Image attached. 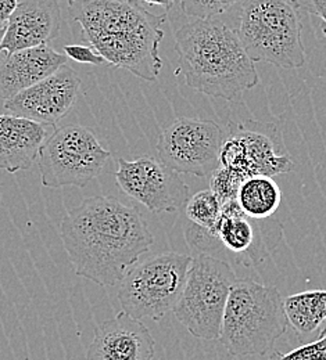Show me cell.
Masks as SVG:
<instances>
[{
	"instance_id": "obj_5",
	"label": "cell",
	"mask_w": 326,
	"mask_h": 360,
	"mask_svg": "<svg viewBox=\"0 0 326 360\" xmlns=\"http://www.w3.org/2000/svg\"><path fill=\"white\" fill-rule=\"evenodd\" d=\"M236 32L254 63L284 70L306 64L303 24L291 0H244Z\"/></svg>"
},
{
	"instance_id": "obj_25",
	"label": "cell",
	"mask_w": 326,
	"mask_h": 360,
	"mask_svg": "<svg viewBox=\"0 0 326 360\" xmlns=\"http://www.w3.org/2000/svg\"><path fill=\"white\" fill-rule=\"evenodd\" d=\"M291 3L297 10L306 11L321 21V30L326 38V0H291Z\"/></svg>"
},
{
	"instance_id": "obj_6",
	"label": "cell",
	"mask_w": 326,
	"mask_h": 360,
	"mask_svg": "<svg viewBox=\"0 0 326 360\" xmlns=\"http://www.w3.org/2000/svg\"><path fill=\"white\" fill-rule=\"evenodd\" d=\"M193 257L163 252L137 262L118 283V302L123 312L135 319L160 321L174 312L185 287Z\"/></svg>"
},
{
	"instance_id": "obj_19",
	"label": "cell",
	"mask_w": 326,
	"mask_h": 360,
	"mask_svg": "<svg viewBox=\"0 0 326 360\" xmlns=\"http://www.w3.org/2000/svg\"><path fill=\"white\" fill-rule=\"evenodd\" d=\"M282 197L280 184L274 178L254 175L242 181L234 200L249 218L270 221L280 211Z\"/></svg>"
},
{
	"instance_id": "obj_21",
	"label": "cell",
	"mask_w": 326,
	"mask_h": 360,
	"mask_svg": "<svg viewBox=\"0 0 326 360\" xmlns=\"http://www.w3.org/2000/svg\"><path fill=\"white\" fill-rule=\"evenodd\" d=\"M181 8L187 17L210 20L227 13L239 0H180Z\"/></svg>"
},
{
	"instance_id": "obj_8",
	"label": "cell",
	"mask_w": 326,
	"mask_h": 360,
	"mask_svg": "<svg viewBox=\"0 0 326 360\" xmlns=\"http://www.w3.org/2000/svg\"><path fill=\"white\" fill-rule=\"evenodd\" d=\"M113 154L94 132L82 125H67L49 136L39 157V174L46 188L85 187L99 178Z\"/></svg>"
},
{
	"instance_id": "obj_14",
	"label": "cell",
	"mask_w": 326,
	"mask_h": 360,
	"mask_svg": "<svg viewBox=\"0 0 326 360\" xmlns=\"http://www.w3.org/2000/svg\"><path fill=\"white\" fill-rule=\"evenodd\" d=\"M156 342L149 328L125 312H120L94 328L88 360H153Z\"/></svg>"
},
{
	"instance_id": "obj_28",
	"label": "cell",
	"mask_w": 326,
	"mask_h": 360,
	"mask_svg": "<svg viewBox=\"0 0 326 360\" xmlns=\"http://www.w3.org/2000/svg\"><path fill=\"white\" fill-rule=\"evenodd\" d=\"M4 28H0V44H1V39H3V35H4Z\"/></svg>"
},
{
	"instance_id": "obj_27",
	"label": "cell",
	"mask_w": 326,
	"mask_h": 360,
	"mask_svg": "<svg viewBox=\"0 0 326 360\" xmlns=\"http://www.w3.org/2000/svg\"><path fill=\"white\" fill-rule=\"evenodd\" d=\"M150 6H161L165 11H170V8L175 4L177 0H142Z\"/></svg>"
},
{
	"instance_id": "obj_4",
	"label": "cell",
	"mask_w": 326,
	"mask_h": 360,
	"mask_svg": "<svg viewBox=\"0 0 326 360\" xmlns=\"http://www.w3.org/2000/svg\"><path fill=\"white\" fill-rule=\"evenodd\" d=\"M287 326L278 288L251 278H237L228 297L218 340L232 356H263L286 333Z\"/></svg>"
},
{
	"instance_id": "obj_12",
	"label": "cell",
	"mask_w": 326,
	"mask_h": 360,
	"mask_svg": "<svg viewBox=\"0 0 326 360\" xmlns=\"http://www.w3.org/2000/svg\"><path fill=\"white\" fill-rule=\"evenodd\" d=\"M114 176L123 193L153 214L177 212L189 200V187L180 174L150 155L120 158Z\"/></svg>"
},
{
	"instance_id": "obj_22",
	"label": "cell",
	"mask_w": 326,
	"mask_h": 360,
	"mask_svg": "<svg viewBox=\"0 0 326 360\" xmlns=\"http://www.w3.org/2000/svg\"><path fill=\"white\" fill-rule=\"evenodd\" d=\"M268 360H326V330H321L318 340L303 344L289 352L274 351Z\"/></svg>"
},
{
	"instance_id": "obj_7",
	"label": "cell",
	"mask_w": 326,
	"mask_h": 360,
	"mask_svg": "<svg viewBox=\"0 0 326 360\" xmlns=\"http://www.w3.org/2000/svg\"><path fill=\"white\" fill-rule=\"evenodd\" d=\"M236 274L230 262L208 254H196L174 315L200 340H218L228 297Z\"/></svg>"
},
{
	"instance_id": "obj_13",
	"label": "cell",
	"mask_w": 326,
	"mask_h": 360,
	"mask_svg": "<svg viewBox=\"0 0 326 360\" xmlns=\"http://www.w3.org/2000/svg\"><path fill=\"white\" fill-rule=\"evenodd\" d=\"M81 84L80 75L68 64L61 65L45 79L4 100V110L11 115L56 127L75 105Z\"/></svg>"
},
{
	"instance_id": "obj_20",
	"label": "cell",
	"mask_w": 326,
	"mask_h": 360,
	"mask_svg": "<svg viewBox=\"0 0 326 360\" xmlns=\"http://www.w3.org/2000/svg\"><path fill=\"white\" fill-rule=\"evenodd\" d=\"M222 210V202L210 190H201L189 197L185 205V214L190 224L203 230H213L217 225Z\"/></svg>"
},
{
	"instance_id": "obj_23",
	"label": "cell",
	"mask_w": 326,
	"mask_h": 360,
	"mask_svg": "<svg viewBox=\"0 0 326 360\" xmlns=\"http://www.w3.org/2000/svg\"><path fill=\"white\" fill-rule=\"evenodd\" d=\"M243 179L236 176L230 169L218 165L217 169L211 174V190L215 193V195L220 198V201L224 204L227 201H231L236 198L237 190L240 187Z\"/></svg>"
},
{
	"instance_id": "obj_10",
	"label": "cell",
	"mask_w": 326,
	"mask_h": 360,
	"mask_svg": "<svg viewBox=\"0 0 326 360\" xmlns=\"http://www.w3.org/2000/svg\"><path fill=\"white\" fill-rule=\"evenodd\" d=\"M225 132L210 120L181 117L167 125L157 140V158L178 174L206 178L220 165Z\"/></svg>"
},
{
	"instance_id": "obj_24",
	"label": "cell",
	"mask_w": 326,
	"mask_h": 360,
	"mask_svg": "<svg viewBox=\"0 0 326 360\" xmlns=\"http://www.w3.org/2000/svg\"><path fill=\"white\" fill-rule=\"evenodd\" d=\"M63 50L67 58H71L81 64H91L96 67L107 64L106 60L91 46L65 45L63 47Z\"/></svg>"
},
{
	"instance_id": "obj_29",
	"label": "cell",
	"mask_w": 326,
	"mask_h": 360,
	"mask_svg": "<svg viewBox=\"0 0 326 360\" xmlns=\"http://www.w3.org/2000/svg\"><path fill=\"white\" fill-rule=\"evenodd\" d=\"M322 330H326V321H325V324H324V327H322Z\"/></svg>"
},
{
	"instance_id": "obj_11",
	"label": "cell",
	"mask_w": 326,
	"mask_h": 360,
	"mask_svg": "<svg viewBox=\"0 0 326 360\" xmlns=\"http://www.w3.org/2000/svg\"><path fill=\"white\" fill-rule=\"evenodd\" d=\"M263 221L249 218L237 205L236 200L222 204L221 215L213 230H203L190 224L185 231V238L190 250L197 254H208L220 258L225 251L231 254L236 264L251 266L260 264L271 252L265 241Z\"/></svg>"
},
{
	"instance_id": "obj_2",
	"label": "cell",
	"mask_w": 326,
	"mask_h": 360,
	"mask_svg": "<svg viewBox=\"0 0 326 360\" xmlns=\"http://www.w3.org/2000/svg\"><path fill=\"white\" fill-rule=\"evenodd\" d=\"M67 10L80 25L81 41L108 65L147 82L158 79L167 14H153L137 0H68Z\"/></svg>"
},
{
	"instance_id": "obj_3",
	"label": "cell",
	"mask_w": 326,
	"mask_h": 360,
	"mask_svg": "<svg viewBox=\"0 0 326 360\" xmlns=\"http://www.w3.org/2000/svg\"><path fill=\"white\" fill-rule=\"evenodd\" d=\"M175 51L190 89L214 98L240 101L260 77L237 32L221 20H194L175 32Z\"/></svg>"
},
{
	"instance_id": "obj_9",
	"label": "cell",
	"mask_w": 326,
	"mask_h": 360,
	"mask_svg": "<svg viewBox=\"0 0 326 360\" xmlns=\"http://www.w3.org/2000/svg\"><path fill=\"white\" fill-rule=\"evenodd\" d=\"M220 165L243 180L254 175L274 178L294 169V162L284 147L278 127L260 121L228 125Z\"/></svg>"
},
{
	"instance_id": "obj_26",
	"label": "cell",
	"mask_w": 326,
	"mask_h": 360,
	"mask_svg": "<svg viewBox=\"0 0 326 360\" xmlns=\"http://www.w3.org/2000/svg\"><path fill=\"white\" fill-rule=\"evenodd\" d=\"M18 4V0H0V28L7 27V22L14 13L15 7Z\"/></svg>"
},
{
	"instance_id": "obj_16",
	"label": "cell",
	"mask_w": 326,
	"mask_h": 360,
	"mask_svg": "<svg viewBox=\"0 0 326 360\" xmlns=\"http://www.w3.org/2000/svg\"><path fill=\"white\" fill-rule=\"evenodd\" d=\"M54 131L53 125L11 114L0 115V169L8 174L30 169Z\"/></svg>"
},
{
	"instance_id": "obj_1",
	"label": "cell",
	"mask_w": 326,
	"mask_h": 360,
	"mask_svg": "<svg viewBox=\"0 0 326 360\" xmlns=\"http://www.w3.org/2000/svg\"><path fill=\"white\" fill-rule=\"evenodd\" d=\"M58 230L75 274L101 287L118 284L153 245L139 211L113 195L85 198Z\"/></svg>"
},
{
	"instance_id": "obj_15",
	"label": "cell",
	"mask_w": 326,
	"mask_h": 360,
	"mask_svg": "<svg viewBox=\"0 0 326 360\" xmlns=\"http://www.w3.org/2000/svg\"><path fill=\"white\" fill-rule=\"evenodd\" d=\"M60 28L61 8L58 0H18L7 22L0 53L47 45L58 37Z\"/></svg>"
},
{
	"instance_id": "obj_18",
	"label": "cell",
	"mask_w": 326,
	"mask_h": 360,
	"mask_svg": "<svg viewBox=\"0 0 326 360\" xmlns=\"http://www.w3.org/2000/svg\"><path fill=\"white\" fill-rule=\"evenodd\" d=\"M287 324L300 340L321 333L326 321V290H310L283 298Z\"/></svg>"
},
{
	"instance_id": "obj_17",
	"label": "cell",
	"mask_w": 326,
	"mask_h": 360,
	"mask_svg": "<svg viewBox=\"0 0 326 360\" xmlns=\"http://www.w3.org/2000/svg\"><path fill=\"white\" fill-rule=\"evenodd\" d=\"M67 56L47 45L0 53V98L7 100L67 64Z\"/></svg>"
}]
</instances>
